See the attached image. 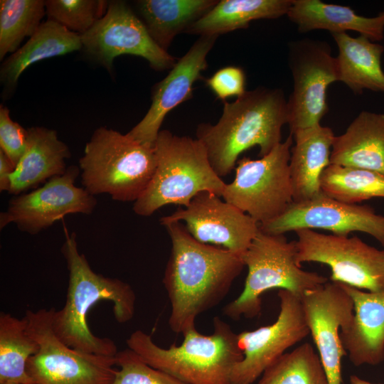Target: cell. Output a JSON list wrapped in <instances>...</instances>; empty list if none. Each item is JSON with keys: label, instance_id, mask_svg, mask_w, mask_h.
<instances>
[{"label": "cell", "instance_id": "cell-1", "mask_svg": "<svg viewBox=\"0 0 384 384\" xmlns=\"http://www.w3.org/2000/svg\"><path fill=\"white\" fill-rule=\"evenodd\" d=\"M161 225L171 240L163 277L171 304L169 326L183 334L226 297L245 264L241 255L197 241L181 222Z\"/></svg>", "mask_w": 384, "mask_h": 384}, {"label": "cell", "instance_id": "cell-19", "mask_svg": "<svg viewBox=\"0 0 384 384\" xmlns=\"http://www.w3.org/2000/svg\"><path fill=\"white\" fill-rule=\"evenodd\" d=\"M341 285L353 302L352 319L340 332L342 346L354 366L378 365L384 360V291Z\"/></svg>", "mask_w": 384, "mask_h": 384}, {"label": "cell", "instance_id": "cell-28", "mask_svg": "<svg viewBox=\"0 0 384 384\" xmlns=\"http://www.w3.org/2000/svg\"><path fill=\"white\" fill-rule=\"evenodd\" d=\"M39 350L37 341L28 331L22 319L0 313V384H31L26 366Z\"/></svg>", "mask_w": 384, "mask_h": 384}, {"label": "cell", "instance_id": "cell-30", "mask_svg": "<svg viewBox=\"0 0 384 384\" xmlns=\"http://www.w3.org/2000/svg\"><path fill=\"white\" fill-rule=\"evenodd\" d=\"M257 384H329L318 353L308 342L284 353L262 373Z\"/></svg>", "mask_w": 384, "mask_h": 384}, {"label": "cell", "instance_id": "cell-23", "mask_svg": "<svg viewBox=\"0 0 384 384\" xmlns=\"http://www.w3.org/2000/svg\"><path fill=\"white\" fill-rule=\"evenodd\" d=\"M287 16L300 33L316 29L331 34L353 31L374 42L384 38V11L376 16L366 17L346 6L320 0H292Z\"/></svg>", "mask_w": 384, "mask_h": 384}, {"label": "cell", "instance_id": "cell-15", "mask_svg": "<svg viewBox=\"0 0 384 384\" xmlns=\"http://www.w3.org/2000/svg\"><path fill=\"white\" fill-rule=\"evenodd\" d=\"M169 222H183L197 241L241 255L260 230L250 215L209 191L198 193L184 208L160 219L161 224Z\"/></svg>", "mask_w": 384, "mask_h": 384}, {"label": "cell", "instance_id": "cell-10", "mask_svg": "<svg viewBox=\"0 0 384 384\" xmlns=\"http://www.w3.org/2000/svg\"><path fill=\"white\" fill-rule=\"evenodd\" d=\"M299 266L306 262L328 265L329 280L371 292L384 291V250L356 236L323 234L311 229L295 231Z\"/></svg>", "mask_w": 384, "mask_h": 384}, {"label": "cell", "instance_id": "cell-6", "mask_svg": "<svg viewBox=\"0 0 384 384\" xmlns=\"http://www.w3.org/2000/svg\"><path fill=\"white\" fill-rule=\"evenodd\" d=\"M154 147L144 145L112 129L95 130L80 159L81 183L95 196L107 193L113 200L139 198L156 168Z\"/></svg>", "mask_w": 384, "mask_h": 384}, {"label": "cell", "instance_id": "cell-37", "mask_svg": "<svg viewBox=\"0 0 384 384\" xmlns=\"http://www.w3.org/2000/svg\"><path fill=\"white\" fill-rule=\"evenodd\" d=\"M349 381L350 384H374L355 375L350 376Z\"/></svg>", "mask_w": 384, "mask_h": 384}, {"label": "cell", "instance_id": "cell-21", "mask_svg": "<svg viewBox=\"0 0 384 384\" xmlns=\"http://www.w3.org/2000/svg\"><path fill=\"white\" fill-rule=\"evenodd\" d=\"M27 131L26 149L11 176L9 191L15 196L64 174L65 160L70 157L68 146L54 129L33 127Z\"/></svg>", "mask_w": 384, "mask_h": 384}, {"label": "cell", "instance_id": "cell-35", "mask_svg": "<svg viewBox=\"0 0 384 384\" xmlns=\"http://www.w3.org/2000/svg\"><path fill=\"white\" fill-rule=\"evenodd\" d=\"M206 84L216 97L223 101L230 97H239L245 90V75L238 66H226L215 72Z\"/></svg>", "mask_w": 384, "mask_h": 384}, {"label": "cell", "instance_id": "cell-29", "mask_svg": "<svg viewBox=\"0 0 384 384\" xmlns=\"http://www.w3.org/2000/svg\"><path fill=\"white\" fill-rule=\"evenodd\" d=\"M320 186L327 196L350 204L384 198V175L364 169L329 164L321 174Z\"/></svg>", "mask_w": 384, "mask_h": 384}, {"label": "cell", "instance_id": "cell-26", "mask_svg": "<svg viewBox=\"0 0 384 384\" xmlns=\"http://www.w3.org/2000/svg\"><path fill=\"white\" fill-rule=\"evenodd\" d=\"M218 2L213 0H140V19L154 41L167 51L174 37L198 20Z\"/></svg>", "mask_w": 384, "mask_h": 384}, {"label": "cell", "instance_id": "cell-38", "mask_svg": "<svg viewBox=\"0 0 384 384\" xmlns=\"http://www.w3.org/2000/svg\"><path fill=\"white\" fill-rule=\"evenodd\" d=\"M6 384H16V383H6Z\"/></svg>", "mask_w": 384, "mask_h": 384}, {"label": "cell", "instance_id": "cell-24", "mask_svg": "<svg viewBox=\"0 0 384 384\" xmlns=\"http://www.w3.org/2000/svg\"><path fill=\"white\" fill-rule=\"evenodd\" d=\"M338 50L336 57L338 81L356 94L369 90L384 93L381 57L384 46L366 36L332 33Z\"/></svg>", "mask_w": 384, "mask_h": 384}, {"label": "cell", "instance_id": "cell-14", "mask_svg": "<svg viewBox=\"0 0 384 384\" xmlns=\"http://www.w3.org/2000/svg\"><path fill=\"white\" fill-rule=\"evenodd\" d=\"M80 169L69 166L65 173L48 180L36 190L16 196L0 215V228L15 223L21 231L37 234L68 214H90L97 200L75 181Z\"/></svg>", "mask_w": 384, "mask_h": 384}, {"label": "cell", "instance_id": "cell-27", "mask_svg": "<svg viewBox=\"0 0 384 384\" xmlns=\"http://www.w3.org/2000/svg\"><path fill=\"white\" fill-rule=\"evenodd\" d=\"M292 0H222L186 30L192 34L219 36L247 28L255 20L287 15Z\"/></svg>", "mask_w": 384, "mask_h": 384}, {"label": "cell", "instance_id": "cell-13", "mask_svg": "<svg viewBox=\"0 0 384 384\" xmlns=\"http://www.w3.org/2000/svg\"><path fill=\"white\" fill-rule=\"evenodd\" d=\"M277 296L280 310L274 323L238 334L243 358L232 370L231 384H252L289 348L309 334L301 297L285 289H279Z\"/></svg>", "mask_w": 384, "mask_h": 384}, {"label": "cell", "instance_id": "cell-22", "mask_svg": "<svg viewBox=\"0 0 384 384\" xmlns=\"http://www.w3.org/2000/svg\"><path fill=\"white\" fill-rule=\"evenodd\" d=\"M330 164L384 175V114L361 112L344 133L335 136Z\"/></svg>", "mask_w": 384, "mask_h": 384}, {"label": "cell", "instance_id": "cell-16", "mask_svg": "<svg viewBox=\"0 0 384 384\" xmlns=\"http://www.w3.org/2000/svg\"><path fill=\"white\" fill-rule=\"evenodd\" d=\"M260 228L270 234L300 229H324L343 235L358 231L371 235L384 247V215L370 206L343 203L323 192L309 201L293 202L280 216Z\"/></svg>", "mask_w": 384, "mask_h": 384}, {"label": "cell", "instance_id": "cell-25", "mask_svg": "<svg viewBox=\"0 0 384 384\" xmlns=\"http://www.w3.org/2000/svg\"><path fill=\"white\" fill-rule=\"evenodd\" d=\"M82 49L79 34L47 20L26 43L4 60L1 65V82L13 89L23 71L40 60L64 55Z\"/></svg>", "mask_w": 384, "mask_h": 384}, {"label": "cell", "instance_id": "cell-33", "mask_svg": "<svg viewBox=\"0 0 384 384\" xmlns=\"http://www.w3.org/2000/svg\"><path fill=\"white\" fill-rule=\"evenodd\" d=\"M115 361L119 369L110 384H186L150 366L129 348L118 351Z\"/></svg>", "mask_w": 384, "mask_h": 384}, {"label": "cell", "instance_id": "cell-31", "mask_svg": "<svg viewBox=\"0 0 384 384\" xmlns=\"http://www.w3.org/2000/svg\"><path fill=\"white\" fill-rule=\"evenodd\" d=\"M46 14V1H0V59L13 53L26 37H31Z\"/></svg>", "mask_w": 384, "mask_h": 384}, {"label": "cell", "instance_id": "cell-5", "mask_svg": "<svg viewBox=\"0 0 384 384\" xmlns=\"http://www.w3.org/2000/svg\"><path fill=\"white\" fill-rule=\"evenodd\" d=\"M154 147L156 168L147 188L134 203L136 214L149 216L170 204L186 207L203 191L222 196L226 183L213 170L199 139L161 130Z\"/></svg>", "mask_w": 384, "mask_h": 384}, {"label": "cell", "instance_id": "cell-11", "mask_svg": "<svg viewBox=\"0 0 384 384\" xmlns=\"http://www.w3.org/2000/svg\"><path fill=\"white\" fill-rule=\"evenodd\" d=\"M293 90L287 100L290 133L320 124L328 112L326 90L338 81L336 57L326 41L304 38L289 44Z\"/></svg>", "mask_w": 384, "mask_h": 384}, {"label": "cell", "instance_id": "cell-17", "mask_svg": "<svg viewBox=\"0 0 384 384\" xmlns=\"http://www.w3.org/2000/svg\"><path fill=\"white\" fill-rule=\"evenodd\" d=\"M301 302L329 383L342 384L341 361L347 353L340 332L352 319L353 300L341 283L330 281L305 292Z\"/></svg>", "mask_w": 384, "mask_h": 384}, {"label": "cell", "instance_id": "cell-3", "mask_svg": "<svg viewBox=\"0 0 384 384\" xmlns=\"http://www.w3.org/2000/svg\"><path fill=\"white\" fill-rule=\"evenodd\" d=\"M61 252L69 271V282L64 306L53 311V331L60 340L72 348L115 356L118 352L115 343L110 338L98 337L90 331L88 313L101 301L112 302L116 321L124 324L135 313L134 291L121 279L94 272L85 256L80 253L74 233H65Z\"/></svg>", "mask_w": 384, "mask_h": 384}, {"label": "cell", "instance_id": "cell-7", "mask_svg": "<svg viewBox=\"0 0 384 384\" xmlns=\"http://www.w3.org/2000/svg\"><path fill=\"white\" fill-rule=\"evenodd\" d=\"M297 253L296 240L260 228L242 256L247 267L243 290L223 307V314L233 320L252 319L260 314L262 295L268 290L285 289L302 297L328 282L324 276L302 270L297 263Z\"/></svg>", "mask_w": 384, "mask_h": 384}, {"label": "cell", "instance_id": "cell-18", "mask_svg": "<svg viewBox=\"0 0 384 384\" xmlns=\"http://www.w3.org/2000/svg\"><path fill=\"white\" fill-rule=\"evenodd\" d=\"M218 36L203 35L155 85L146 114L127 134L137 142L154 147L161 126L176 107L192 97L193 84L207 68L206 58Z\"/></svg>", "mask_w": 384, "mask_h": 384}, {"label": "cell", "instance_id": "cell-12", "mask_svg": "<svg viewBox=\"0 0 384 384\" xmlns=\"http://www.w3.org/2000/svg\"><path fill=\"white\" fill-rule=\"evenodd\" d=\"M82 49L109 71L122 55L146 60L153 69H171L175 58L151 38L139 17L124 1H109L105 14L87 32L80 35Z\"/></svg>", "mask_w": 384, "mask_h": 384}, {"label": "cell", "instance_id": "cell-2", "mask_svg": "<svg viewBox=\"0 0 384 384\" xmlns=\"http://www.w3.org/2000/svg\"><path fill=\"white\" fill-rule=\"evenodd\" d=\"M288 123L287 100L280 88L257 87L233 102L224 101L215 124L201 123L196 138L204 145L218 176L235 169L240 154L257 146L260 157L282 142V128Z\"/></svg>", "mask_w": 384, "mask_h": 384}, {"label": "cell", "instance_id": "cell-20", "mask_svg": "<svg viewBox=\"0 0 384 384\" xmlns=\"http://www.w3.org/2000/svg\"><path fill=\"white\" fill-rule=\"evenodd\" d=\"M289 170L294 203L313 199L322 193L320 178L330 164L335 135L330 127L321 124L292 134Z\"/></svg>", "mask_w": 384, "mask_h": 384}, {"label": "cell", "instance_id": "cell-4", "mask_svg": "<svg viewBox=\"0 0 384 384\" xmlns=\"http://www.w3.org/2000/svg\"><path fill=\"white\" fill-rule=\"evenodd\" d=\"M213 326L209 335L195 326L189 328L182 334V343L169 348L156 345L142 330L132 333L126 343L146 363L186 384H231L232 370L243 358L238 334L218 316Z\"/></svg>", "mask_w": 384, "mask_h": 384}, {"label": "cell", "instance_id": "cell-8", "mask_svg": "<svg viewBox=\"0 0 384 384\" xmlns=\"http://www.w3.org/2000/svg\"><path fill=\"white\" fill-rule=\"evenodd\" d=\"M293 135L259 159L237 161L233 181L226 183L223 200L250 215L260 225L280 216L294 202L289 170Z\"/></svg>", "mask_w": 384, "mask_h": 384}, {"label": "cell", "instance_id": "cell-9", "mask_svg": "<svg viewBox=\"0 0 384 384\" xmlns=\"http://www.w3.org/2000/svg\"><path fill=\"white\" fill-rule=\"evenodd\" d=\"M54 307L28 310V331L38 351L28 361L31 384H110L117 371L115 356L86 353L70 348L53 329Z\"/></svg>", "mask_w": 384, "mask_h": 384}, {"label": "cell", "instance_id": "cell-34", "mask_svg": "<svg viewBox=\"0 0 384 384\" xmlns=\"http://www.w3.org/2000/svg\"><path fill=\"white\" fill-rule=\"evenodd\" d=\"M28 131L12 120L9 110L0 106V149L16 167L27 146Z\"/></svg>", "mask_w": 384, "mask_h": 384}, {"label": "cell", "instance_id": "cell-32", "mask_svg": "<svg viewBox=\"0 0 384 384\" xmlns=\"http://www.w3.org/2000/svg\"><path fill=\"white\" fill-rule=\"evenodd\" d=\"M108 3L105 0H48L46 11L48 20L82 35L105 14Z\"/></svg>", "mask_w": 384, "mask_h": 384}, {"label": "cell", "instance_id": "cell-36", "mask_svg": "<svg viewBox=\"0 0 384 384\" xmlns=\"http://www.w3.org/2000/svg\"><path fill=\"white\" fill-rule=\"evenodd\" d=\"M15 166L5 153L0 149V191L9 193L11 176L15 171Z\"/></svg>", "mask_w": 384, "mask_h": 384}]
</instances>
